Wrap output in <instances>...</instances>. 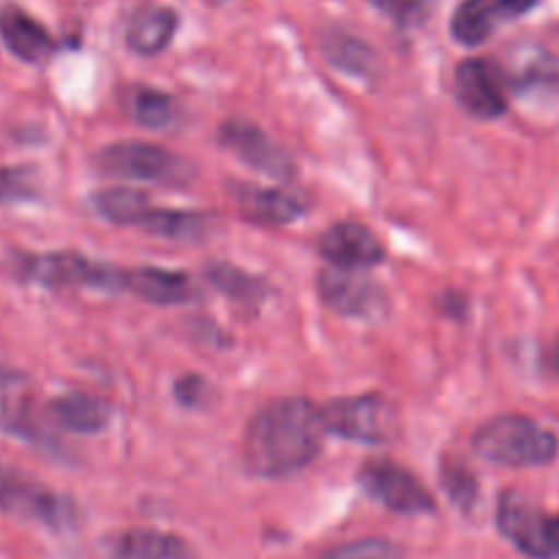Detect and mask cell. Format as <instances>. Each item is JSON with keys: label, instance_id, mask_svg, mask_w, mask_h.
<instances>
[{"label": "cell", "instance_id": "ba28073f", "mask_svg": "<svg viewBox=\"0 0 559 559\" xmlns=\"http://www.w3.org/2000/svg\"><path fill=\"white\" fill-rule=\"evenodd\" d=\"M508 82L500 66L489 58H469L456 66L453 93L469 115L480 120H495L508 109Z\"/></svg>", "mask_w": 559, "mask_h": 559}, {"label": "cell", "instance_id": "d6986e66", "mask_svg": "<svg viewBox=\"0 0 559 559\" xmlns=\"http://www.w3.org/2000/svg\"><path fill=\"white\" fill-rule=\"evenodd\" d=\"M126 289L136 298L156 306L186 304L194 295L191 278L180 271H164V267H134L126 271Z\"/></svg>", "mask_w": 559, "mask_h": 559}, {"label": "cell", "instance_id": "3957f363", "mask_svg": "<svg viewBox=\"0 0 559 559\" xmlns=\"http://www.w3.org/2000/svg\"><path fill=\"white\" fill-rule=\"evenodd\" d=\"M322 418H325L328 435L364 442V445H388L402 431V415L396 404L382 393L333 399L322 407Z\"/></svg>", "mask_w": 559, "mask_h": 559}, {"label": "cell", "instance_id": "7402d4cb", "mask_svg": "<svg viewBox=\"0 0 559 559\" xmlns=\"http://www.w3.org/2000/svg\"><path fill=\"white\" fill-rule=\"evenodd\" d=\"M322 49H325L328 60L336 69H342L349 76H360V80H371L377 66H380L374 49L360 41V38L347 36V33H328L322 38Z\"/></svg>", "mask_w": 559, "mask_h": 559}, {"label": "cell", "instance_id": "5b68a950", "mask_svg": "<svg viewBox=\"0 0 559 559\" xmlns=\"http://www.w3.org/2000/svg\"><path fill=\"white\" fill-rule=\"evenodd\" d=\"M96 167L104 175L123 180H147V183H183L194 175V167L175 153L153 142H112L96 153Z\"/></svg>", "mask_w": 559, "mask_h": 559}, {"label": "cell", "instance_id": "52a82bcc", "mask_svg": "<svg viewBox=\"0 0 559 559\" xmlns=\"http://www.w3.org/2000/svg\"><path fill=\"white\" fill-rule=\"evenodd\" d=\"M322 304L353 320H382L388 314V295L374 278L355 267H325L317 276Z\"/></svg>", "mask_w": 559, "mask_h": 559}, {"label": "cell", "instance_id": "5bb4252c", "mask_svg": "<svg viewBox=\"0 0 559 559\" xmlns=\"http://www.w3.org/2000/svg\"><path fill=\"white\" fill-rule=\"evenodd\" d=\"M136 227L151 233L153 238L175 240V243H200V240H207L213 235L216 218L205 211H178V207L151 205Z\"/></svg>", "mask_w": 559, "mask_h": 559}, {"label": "cell", "instance_id": "cb8c5ba5", "mask_svg": "<svg viewBox=\"0 0 559 559\" xmlns=\"http://www.w3.org/2000/svg\"><path fill=\"white\" fill-rule=\"evenodd\" d=\"M508 85L516 91H533V87H549L559 82V63L549 52H530L513 63L508 74Z\"/></svg>", "mask_w": 559, "mask_h": 559}, {"label": "cell", "instance_id": "4dcf8cb0", "mask_svg": "<svg viewBox=\"0 0 559 559\" xmlns=\"http://www.w3.org/2000/svg\"><path fill=\"white\" fill-rule=\"evenodd\" d=\"M549 549L551 559L559 557V516H549Z\"/></svg>", "mask_w": 559, "mask_h": 559}, {"label": "cell", "instance_id": "7a4b0ae2", "mask_svg": "<svg viewBox=\"0 0 559 559\" xmlns=\"http://www.w3.org/2000/svg\"><path fill=\"white\" fill-rule=\"evenodd\" d=\"M473 451L500 467H540L555 462L559 440L533 418L497 415L475 431Z\"/></svg>", "mask_w": 559, "mask_h": 559}, {"label": "cell", "instance_id": "f546056e", "mask_svg": "<svg viewBox=\"0 0 559 559\" xmlns=\"http://www.w3.org/2000/svg\"><path fill=\"white\" fill-rule=\"evenodd\" d=\"M175 393H178V402L186 404V407H202V404L207 402V396H211V385H207L202 377H183V380H178V385H175Z\"/></svg>", "mask_w": 559, "mask_h": 559}, {"label": "cell", "instance_id": "9c48e42d", "mask_svg": "<svg viewBox=\"0 0 559 559\" xmlns=\"http://www.w3.org/2000/svg\"><path fill=\"white\" fill-rule=\"evenodd\" d=\"M497 527L500 533L535 559H551L549 549V516L538 506L527 500L519 491H506L497 506Z\"/></svg>", "mask_w": 559, "mask_h": 559}, {"label": "cell", "instance_id": "2e32d148", "mask_svg": "<svg viewBox=\"0 0 559 559\" xmlns=\"http://www.w3.org/2000/svg\"><path fill=\"white\" fill-rule=\"evenodd\" d=\"M0 36L5 47L25 63H41L52 52V36L47 27L16 5H5L0 11Z\"/></svg>", "mask_w": 559, "mask_h": 559}, {"label": "cell", "instance_id": "484cf974", "mask_svg": "<svg viewBox=\"0 0 559 559\" xmlns=\"http://www.w3.org/2000/svg\"><path fill=\"white\" fill-rule=\"evenodd\" d=\"M131 109H134V118L145 129H167L175 118L173 98L162 91H153V87H136L134 98H131Z\"/></svg>", "mask_w": 559, "mask_h": 559}, {"label": "cell", "instance_id": "603a6c76", "mask_svg": "<svg viewBox=\"0 0 559 559\" xmlns=\"http://www.w3.org/2000/svg\"><path fill=\"white\" fill-rule=\"evenodd\" d=\"M93 211L98 213L102 218H107V222L112 224H131V227H136L140 224V218L145 216L147 207L153 205L151 200H147L142 191H134V189H102L93 194L91 200Z\"/></svg>", "mask_w": 559, "mask_h": 559}, {"label": "cell", "instance_id": "8fae6325", "mask_svg": "<svg viewBox=\"0 0 559 559\" xmlns=\"http://www.w3.org/2000/svg\"><path fill=\"white\" fill-rule=\"evenodd\" d=\"M320 254L336 267L364 271L385 260V246L366 224L338 222L320 235Z\"/></svg>", "mask_w": 559, "mask_h": 559}, {"label": "cell", "instance_id": "4316f807", "mask_svg": "<svg viewBox=\"0 0 559 559\" xmlns=\"http://www.w3.org/2000/svg\"><path fill=\"white\" fill-rule=\"evenodd\" d=\"M442 486H445L453 506L462 508L464 513L473 511L475 500H478V480H475V475L459 459L442 464Z\"/></svg>", "mask_w": 559, "mask_h": 559}, {"label": "cell", "instance_id": "30bf717a", "mask_svg": "<svg viewBox=\"0 0 559 559\" xmlns=\"http://www.w3.org/2000/svg\"><path fill=\"white\" fill-rule=\"evenodd\" d=\"M222 142L240 162L271 175V178L289 180L295 175L293 156L249 120H227L222 126Z\"/></svg>", "mask_w": 559, "mask_h": 559}, {"label": "cell", "instance_id": "d4e9b609", "mask_svg": "<svg viewBox=\"0 0 559 559\" xmlns=\"http://www.w3.org/2000/svg\"><path fill=\"white\" fill-rule=\"evenodd\" d=\"M207 278H211L213 287L222 289L229 298L240 300V304H257V300H262V289H265L260 278L240 271V267L227 265V262H216V265L207 267Z\"/></svg>", "mask_w": 559, "mask_h": 559}, {"label": "cell", "instance_id": "83f0119b", "mask_svg": "<svg viewBox=\"0 0 559 559\" xmlns=\"http://www.w3.org/2000/svg\"><path fill=\"white\" fill-rule=\"evenodd\" d=\"M317 559H402V549L385 538H360L353 544L336 546Z\"/></svg>", "mask_w": 559, "mask_h": 559}, {"label": "cell", "instance_id": "d6a6232c", "mask_svg": "<svg viewBox=\"0 0 559 559\" xmlns=\"http://www.w3.org/2000/svg\"><path fill=\"white\" fill-rule=\"evenodd\" d=\"M211 3H216V5H218V3H227V0H211Z\"/></svg>", "mask_w": 559, "mask_h": 559}, {"label": "cell", "instance_id": "e0dca14e", "mask_svg": "<svg viewBox=\"0 0 559 559\" xmlns=\"http://www.w3.org/2000/svg\"><path fill=\"white\" fill-rule=\"evenodd\" d=\"M49 415L66 431H74V435H98L112 420V407L102 396L71 391L49 404Z\"/></svg>", "mask_w": 559, "mask_h": 559}, {"label": "cell", "instance_id": "8992f818", "mask_svg": "<svg viewBox=\"0 0 559 559\" xmlns=\"http://www.w3.org/2000/svg\"><path fill=\"white\" fill-rule=\"evenodd\" d=\"M358 484L366 495L402 516H426L435 513V497L424 484L402 464L391 459H371L360 467Z\"/></svg>", "mask_w": 559, "mask_h": 559}, {"label": "cell", "instance_id": "44dd1931", "mask_svg": "<svg viewBox=\"0 0 559 559\" xmlns=\"http://www.w3.org/2000/svg\"><path fill=\"white\" fill-rule=\"evenodd\" d=\"M175 31H178V14L173 9H164V5H145V9L136 11L129 22V31H126V41L134 49L136 55H151L164 52L173 41Z\"/></svg>", "mask_w": 559, "mask_h": 559}, {"label": "cell", "instance_id": "1f68e13d", "mask_svg": "<svg viewBox=\"0 0 559 559\" xmlns=\"http://www.w3.org/2000/svg\"><path fill=\"white\" fill-rule=\"evenodd\" d=\"M551 366H555V371H557V377H559V338H557L555 349H551Z\"/></svg>", "mask_w": 559, "mask_h": 559}, {"label": "cell", "instance_id": "4fadbf2b", "mask_svg": "<svg viewBox=\"0 0 559 559\" xmlns=\"http://www.w3.org/2000/svg\"><path fill=\"white\" fill-rule=\"evenodd\" d=\"M0 508L11 513H22V516L38 519L52 527H63L71 519L69 502L55 497L52 491L41 489L36 484H25L20 478H11L0 469Z\"/></svg>", "mask_w": 559, "mask_h": 559}, {"label": "cell", "instance_id": "7c38bea8", "mask_svg": "<svg viewBox=\"0 0 559 559\" xmlns=\"http://www.w3.org/2000/svg\"><path fill=\"white\" fill-rule=\"evenodd\" d=\"M535 3L538 0H462L453 11L451 33L456 41L475 47V44L489 41V36L500 25L535 9Z\"/></svg>", "mask_w": 559, "mask_h": 559}, {"label": "cell", "instance_id": "6da1fadb", "mask_svg": "<svg viewBox=\"0 0 559 559\" xmlns=\"http://www.w3.org/2000/svg\"><path fill=\"white\" fill-rule=\"evenodd\" d=\"M328 435L322 407L300 396L257 409L243 437V464L257 478H287L320 456Z\"/></svg>", "mask_w": 559, "mask_h": 559}, {"label": "cell", "instance_id": "277c9868", "mask_svg": "<svg viewBox=\"0 0 559 559\" xmlns=\"http://www.w3.org/2000/svg\"><path fill=\"white\" fill-rule=\"evenodd\" d=\"M16 276L44 287H85V289H126V271L91 257L55 251V254H27L16 262Z\"/></svg>", "mask_w": 559, "mask_h": 559}, {"label": "cell", "instance_id": "f1b7e54d", "mask_svg": "<svg viewBox=\"0 0 559 559\" xmlns=\"http://www.w3.org/2000/svg\"><path fill=\"white\" fill-rule=\"evenodd\" d=\"M374 3L382 14H388L393 22L404 27L424 22L431 9V0H374Z\"/></svg>", "mask_w": 559, "mask_h": 559}, {"label": "cell", "instance_id": "ac0fdd59", "mask_svg": "<svg viewBox=\"0 0 559 559\" xmlns=\"http://www.w3.org/2000/svg\"><path fill=\"white\" fill-rule=\"evenodd\" d=\"M0 429L5 435L36 440L31 382L20 371L0 369Z\"/></svg>", "mask_w": 559, "mask_h": 559}, {"label": "cell", "instance_id": "ffe728a7", "mask_svg": "<svg viewBox=\"0 0 559 559\" xmlns=\"http://www.w3.org/2000/svg\"><path fill=\"white\" fill-rule=\"evenodd\" d=\"M112 559H191L183 538L158 530H126L109 540Z\"/></svg>", "mask_w": 559, "mask_h": 559}, {"label": "cell", "instance_id": "9a60e30c", "mask_svg": "<svg viewBox=\"0 0 559 559\" xmlns=\"http://www.w3.org/2000/svg\"><path fill=\"white\" fill-rule=\"evenodd\" d=\"M233 197L235 202H238L240 211H243L251 222L273 224V227L298 222L306 211L304 202H300L298 197L278 189H262V186L238 183L235 186Z\"/></svg>", "mask_w": 559, "mask_h": 559}]
</instances>
